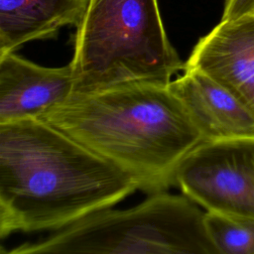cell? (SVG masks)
Segmentation results:
<instances>
[{
	"label": "cell",
	"instance_id": "obj_1",
	"mask_svg": "<svg viewBox=\"0 0 254 254\" xmlns=\"http://www.w3.org/2000/svg\"><path fill=\"white\" fill-rule=\"evenodd\" d=\"M136 190L128 174L40 118L0 124L1 239L60 230Z\"/></svg>",
	"mask_w": 254,
	"mask_h": 254
},
{
	"label": "cell",
	"instance_id": "obj_2",
	"mask_svg": "<svg viewBox=\"0 0 254 254\" xmlns=\"http://www.w3.org/2000/svg\"><path fill=\"white\" fill-rule=\"evenodd\" d=\"M38 118L128 174L148 193L175 185L182 161L203 142L169 84L73 92Z\"/></svg>",
	"mask_w": 254,
	"mask_h": 254
},
{
	"label": "cell",
	"instance_id": "obj_3",
	"mask_svg": "<svg viewBox=\"0 0 254 254\" xmlns=\"http://www.w3.org/2000/svg\"><path fill=\"white\" fill-rule=\"evenodd\" d=\"M69 64L73 92L142 82L167 85L186 67L169 41L158 0H89Z\"/></svg>",
	"mask_w": 254,
	"mask_h": 254
},
{
	"label": "cell",
	"instance_id": "obj_4",
	"mask_svg": "<svg viewBox=\"0 0 254 254\" xmlns=\"http://www.w3.org/2000/svg\"><path fill=\"white\" fill-rule=\"evenodd\" d=\"M186 195L150 193L127 209L104 208L24 243L10 254H218L202 212Z\"/></svg>",
	"mask_w": 254,
	"mask_h": 254
},
{
	"label": "cell",
	"instance_id": "obj_5",
	"mask_svg": "<svg viewBox=\"0 0 254 254\" xmlns=\"http://www.w3.org/2000/svg\"><path fill=\"white\" fill-rule=\"evenodd\" d=\"M175 184L206 211L254 218V138L201 142L180 164Z\"/></svg>",
	"mask_w": 254,
	"mask_h": 254
},
{
	"label": "cell",
	"instance_id": "obj_6",
	"mask_svg": "<svg viewBox=\"0 0 254 254\" xmlns=\"http://www.w3.org/2000/svg\"><path fill=\"white\" fill-rule=\"evenodd\" d=\"M185 68L207 74L254 111V13L221 19L198 40Z\"/></svg>",
	"mask_w": 254,
	"mask_h": 254
},
{
	"label": "cell",
	"instance_id": "obj_7",
	"mask_svg": "<svg viewBox=\"0 0 254 254\" xmlns=\"http://www.w3.org/2000/svg\"><path fill=\"white\" fill-rule=\"evenodd\" d=\"M70 64L46 67L15 52L0 55V124L38 118L73 93Z\"/></svg>",
	"mask_w": 254,
	"mask_h": 254
},
{
	"label": "cell",
	"instance_id": "obj_8",
	"mask_svg": "<svg viewBox=\"0 0 254 254\" xmlns=\"http://www.w3.org/2000/svg\"><path fill=\"white\" fill-rule=\"evenodd\" d=\"M203 142L254 138V111L207 74L193 68L169 83Z\"/></svg>",
	"mask_w": 254,
	"mask_h": 254
},
{
	"label": "cell",
	"instance_id": "obj_9",
	"mask_svg": "<svg viewBox=\"0 0 254 254\" xmlns=\"http://www.w3.org/2000/svg\"><path fill=\"white\" fill-rule=\"evenodd\" d=\"M89 0H0V55L77 26Z\"/></svg>",
	"mask_w": 254,
	"mask_h": 254
},
{
	"label": "cell",
	"instance_id": "obj_10",
	"mask_svg": "<svg viewBox=\"0 0 254 254\" xmlns=\"http://www.w3.org/2000/svg\"><path fill=\"white\" fill-rule=\"evenodd\" d=\"M204 224L218 254H254V218L205 211Z\"/></svg>",
	"mask_w": 254,
	"mask_h": 254
},
{
	"label": "cell",
	"instance_id": "obj_11",
	"mask_svg": "<svg viewBox=\"0 0 254 254\" xmlns=\"http://www.w3.org/2000/svg\"><path fill=\"white\" fill-rule=\"evenodd\" d=\"M248 13H254V0H226L221 19H233Z\"/></svg>",
	"mask_w": 254,
	"mask_h": 254
}]
</instances>
